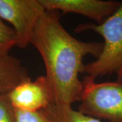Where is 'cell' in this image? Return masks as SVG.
Returning a JSON list of instances; mask_svg holds the SVG:
<instances>
[{
	"label": "cell",
	"mask_w": 122,
	"mask_h": 122,
	"mask_svg": "<svg viewBox=\"0 0 122 122\" xmlns=\"http://www.w3.org/2000/svg\"><path fill=\"white\" fill-rule=\"evenodd\" d=\"M30 44L44 61L53 104L72 106L80 101L83 83L79 75L85 71L83 58L87 55L98 58L102 43L75 38L61 25L58 11L46 10L35 26Z\"/></svg>",
	"instance_id": "cell-1"
},
{
	"label": "cell",
	"mask_w": 122,
	"mask_h": 122,
	"mask_svg": "<svg viewBox=\"0 0 122 122\" xmlns=\"http://www.w3.org/2000/svg\"><path fill=\"white\" fill-rule=\"evenodd\" d=\"M92 30L103 38L102 49L95 61L85 65L86 76L82 81H94L98 77L115 75L122 82V1L113 14L100 24L86 23L76 32Z\"/></svg>",
	"instance_id": "cell-2"
},
{
	"label": "cell",
	"mask_w": 122,
	"mask_h": 122,
	"mask_svg": "<svg viewBox=\"0 0 122 122\" xmlns=\"http://www.w3.org/2000/svg\"><path fill=\"white\" fill-rule=\"evenodd\" d=\"M83 83L79 111L108 122H122V82Z\"/></svg>",
	"instance_id": "cell-3"
},
{
	"label": "cell",
	"mask_w": 122,
	"mask_h": 122,
	"mask_svg": "<svg viewBox=\"0 0 122 122\" xmlns=\"http://www.w3.org/2000/svg\"><path fill=\"white\" fill-rule=\"evenodd\" d=\"M46 10L39 0H0V18L12 25L16 46L26 48Z\"/></svg>",
	"instance_id": "cell-4"
},
{
	"label": "cell",
	"mask_w": 122,
	"mask_h": 122,
	"mask_svg": "<svg viewBox=\"0 0 122 122\" xmlns=\"http://www.w3.org/2000/svg\"><path fill=\"white\" fill-rule=\"evenodd\" d=\"M8 96L15 109L25 111H41L53 104L51 89L43 75L35 81H32L30 77L19 83Z\"/></svg>",
	"instance_id": "cell-5"
},
{
	"label": "cell",
	"mask_w": 122,
	"mask_h": 122,
	"mask_svg": "<svg viewBox=\"0 0 122 122\" xmlns=\"http://www.w3.org/2000/svg\"><path fill=\"white\" fill-rule=\"evenodd\" d=\"M46 10L80 14L102 23L116 11L120 2L102 0H39Z\"/></svg>",
	"instance_id": "cell-6"
},
{
	"label": "cell",
	"mask_w": 122,
	"mask_h": 122,
	"mask_svg": "<svg viewBox=\"0 0 122 122\" xmlns=\"http://www.w3.org/2000/svg\"><path fill=\"white\" fill-rule=\"evenodd\" d=\"M29 78L27 69L19 59L10 54L0 56V95L8 94Z\"/></svg>",
	"instance_id": "cell-7"
},
{
	"label": "cell",
	"mask_w": 122,
	"mask_h": 122,
	"mask_svg": "<svg viewBox=\"0 0 122 122\" xmlns=\"http://www.w3.org/2000/svg\"><path fill=\"white\" fill-rule=\"evenodd\" d=\"M49 122H102L79 111L72 106L51 104L43 110Z\"/></svg>",
	"instance_id": "cell-8"
},
{
	"label": "cell",
	"mask_w": 122,
	"mask_h": 122,
	"mask_svg": "<svg viewBox=\"0 0 122 122\" xmlns=\"http://www.w3.org/2000/svg\"><path fill=\"white\" fill-rule=\"evenodd\" d=\"M16 46V37L14 30L0 18V56L9 55L11 49Z\"/></svg>",
	"instance_id": "cell-9"
},
{
	"label": "cell",
	"mask_w": 122,
	"mask_h": 122,
	"mask_svg": "<svg viewBox=\"0 0 122 122\" xmlns=\"http://www.w3.org/2000/svg\"><path fill=\"white\" fill-rule=\"evenodd\" d=\"M0 122H16L15 108L8 94L0 95Z\"/></svg>",
	"instance_id": "cell-10"
},
{
	"label": "cell",
	"mask_w": 122,
	"mask_h": 122,
	"mask_svg": "<svg viewBox=\"0 0 122 122\" xmlns=\"http://www.w3.org/2000/svg\"><path fill=\"white\" fill-rule=\"evenodd\" d=\"M16 122H49L44 111H29L15 109Z\"/></svg>",
	"instance_id": "cell-11"
}]
</instances>
